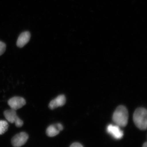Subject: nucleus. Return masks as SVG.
<instances>
[{
    "label": "nucleus",
    "instance_id": "nucleus-6",
    "mask_svg": "<svg viewBox=\"0 0 147 147\" xmlns=\"http://www.w3.org/2000/svg\"><path fill=\"white\" fill-rule=\"evenodd\" d=\"M8 104L11 109L16 110L26 105V101L24 98L15 96L8 100Z\"/></svg>",
    "mask_w": 147,
    "mask_h": 147
},
{
    "label": "nucleus",
    "instance_id": "nucleus-8",
    "mask_svg": "<svg viewBox=\"0 0 147 147\" xmlns=\"http://www.w3.org/2000/svg\"><path fill=\"white\" fill-rule=\"evenodd\" d=\"M31 37L30 32L26 31L22 33L18 37L16 45L18 47L21 48L24 47L28 42Z\"/></svg>",
    "mask_w": 147,
    "mask_h": 147
},
{
    "label": "nucleus",
    "instance_id": "nucleus-7",
    "mask_svg": "<svg viewBox=\"0 0 147 147\" xmlns=\"http://www.w3.org/2000/svg\"><path fill=\"white\" fill-rule=\"evenodd\" d=\"M66 102V98L64 95H60L55 99L51 100L49 103V107L51 110L59 107L63 106Z\"/></svg>",
    "mask_w": 147,
    "mask_h": 147
},
{
    "label": "nucleus",
    "instance_id": "nucleus-2",
    "mask_svg": "<svg viewBox=\"0 0 147 147\" xmlns=\"http://www.w3.org/2000/svg\"><path fill=\"white\" fill-rule=\"evenodd\" d=\"M133 121L136 126L141 130L147 129V110L144 108L136 109L133 115Z\"/></svg>",
    "mask_w": 147,
    "mask_h": 147
},
{
    "label": "nucleus",
    "instance_id": "nucleus-11",
    "mask_svg": "<svg viewBox=\"0 0 147 147\" xmlns=\"http://www.w3.org/2000/svg\"><path fill=\"white\" fill-rule=\"evenodd\" d=\"M6 46L4 42L0 41V56L2 55L5 52Z\"/></svg>",
    "mask_w": 147,
    "mask_h": 147
},
{
    "label": "nucleus",
    "instance_id": "nucleus-12",
    "mask_svg": "<svg viewBox=\"0 0 147 147\" xmlns=\"http://www.w3.org/2000/svg\"><path fill=\"white\" fill-rule=\"evenodd\" d=\"M69 147H84L79 143H74L72 144Z\"/></svg>",
    "mask_w": 147,
    "mask_h": 147
},
{
    "label": "nucleus",
    "instance_id": "nucleus-9",
    "mask_svg": "<svg viewBox=\"0 0 147 147\" xmlns=\"http://www.w3.org/2000/svg\"><path fill=\"white\" fill-rule=\"evenodd\" d=\"M60 131L58 129L56 125H50L46 129V134L48 137H54L57 136L59 133Z\"/></svg>",
    "mask_w": 147,
    "mask_h": 147
},
{
    "label": "nucleus",
    "instance_id": "nucleus-13",
    "mask_svg": "<svg viewBox=\"0 0 147 147\" xmlns=\"http://www.w3.org/2000/svg\"><path fill=\"white\" fill-rule=\"evenodd\" d=\"M57 127H58V129L60 131H62L63 129V127L62 125L61 124V123H57L56 124Z\"/></svg>",
    "mask_w": 147,
    "mask_h": 147
},
{
    "label": "nucleus",
    "instance_id": "nucleus-1",
    "mask_svg": "<svg viewBox=\"0 0 147 147\" xmlns=\"http://www.w3.org/2000/svg\"><path fill=\"white\" fill-rule=\"evenodd\" d=\"M128 113L123 105H120L116 109L113 116V120L116 125L120 127L126 126L128 122Z\"/></svg>",
    "mask_w": 147,
    "mask_h": 147
},
{
    "label": "nucleus",
    "instance_id": "nucleus-5",
    "mask_svg": "<svg viewBox=\"0 0 147 147\" xmlns=\"http://www.w3.org/2000/svg\"><path fill=\"white\" fill-rule=\"evenodd\" d=\"M106 130L108 134H110L115 139L119 140L123 137V131L121 129L120 127L117 125H109L107 126Z\"/></svg>",
    "mask_w": 147,
    "mask_h": 147
},
{
    "label": "nucleus",
    "instance_id": "nucleus-3",
    "mask_svg": "<svg viewBox=\"0 0 147 147\" xmlns=\"http://www.w3.org/2000/svg\"><path fill=\"white\" fill-rule=\"evenodd\" d=\"M4 115L7 121L11 123H15L17 127L23 126L24 122L17 116L16 110L12 109L5 110L4 112Z\"/></svg>",
    "mask_w": 147,
    "mask_h": 147
},
{
    "label": "nucleus",
    "instance_id": "nucleus-4",
    "mask_svg": "<svg viewBox=\"0 0 147 147\" xmlns=\"http://www.w3.org/2000/svg\"><path fill=\"white\" fill-rule=\"evenodd\" d=\"M28 138V135L26 132H20L12 138L11 144L14 147H21L26 143Z\"/></svg>",
    "mask_w": 147,
    "mask_h": 147
},
{
    "label": "nucleus",
    "instance_id": "nucleus-14",
    "mask_svg": "<svg viewBox=\"0 0 147 147\" xmlns=\"http://www.w3.org/2000/svg\"><path fill=\"white\" fill-rule=\"evenodd\" d=\"M142 147H147V142H146L144 144Z\"/></svg>",
    "mask_w": 147,
    "mask_h": 147
},
{
    "label": "nucleus",
    "instance_id": "nucleus-10",
    "mask_svg": "<svg viewBox=\"0 0 147 147\" xmlns=\"http://www.w3.org/2000/svg\"><path fill=\"white\" fill-rule=\"evenodd\" d=\"M8 123L5 121L0 120V135L4 134L8 129Z\"/></svg>",
    "mask_w": 147,
    "mask_h": 147
}]
</instances>
